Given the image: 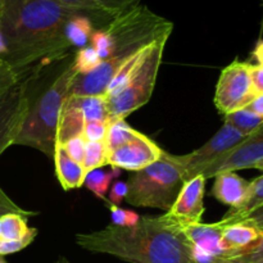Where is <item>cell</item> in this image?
Instances as JSON below:
<instances>
[{
    "label": "cell",
    "mask_w": 263,
    "mask_h": 263,
    "mask_svg": "<svg viewBox=\"0 0 263 263\" xmlns=\"http://www.w3.org/2000/svg\"><path fill=\"white\" fill-rule=\"evenodd\" d=\"M95 15L104 25L116 15L55 0H0V31L7 43L5 61L20 73L43 59H61L71 45L64 27L73 15Z\"/></svg>",
    "instance_id": "cell-1"
},
{
    "label": "cell",
    "mask_w": 263,
    "mask_h": 263,
    "mask_svg": "<svg viewBox=\"0 0 263 263\" xmlns=\"http://www.w3.org/2000/svg\"><path fill=\"white\" fill-rule=\"evenodd\" d=\"M77 246L131 263H195L189 241L180 229L161 217H140L133 228L109 225L90 234H77Z\"/></svg>",
    "instance_id": "cell-2"
},
{
    "label": "cell",
    "mask_w": 263,
    "mask_h": 263,
    "mask_svg": "<svg viewBox=\"0 0 263 263\" xmlns=\"http://www.w3.org/2000/svg\"><path fill=\"white\" fill-rule=\"evenodd\" d=\"M110 40L109 57L87 74H77L68 97L105 95L110 80L123 64L162 36H170L174 23L145 5H134L103 27Z\"/></svg>",
    "instance_id": "cell-3"
},
{
    "label": "cell",
    "mask_w": 263,
    "mask_h": 263,
    "mask_svg": "<svg viewBox=\"0 0 263 263\" xmlns=\"http://www.w3.org/2000/svg\"><path fill=\"white\" fill-rule=\"evenodd\" d=\"M77 74L73 58L67 57L50 84L41 82L39 91H33L25 81L30 92V108L13 145L31 146L43 152L45 156L54 157L62 108Z\"/></svg>",
    "instance_id": "cell-4"
},
{
    "label": "cell",
    "mask_w": 263,
    "mask_h": 263,
    "mask_svg": "<svg viewBox=\"0 0 263 263\" xmlns=\"http://www.w3.org/2000/svg\"><path fill=\"white\" fill-rule=\"evenodd\" d=\"M185 184L179 156L163 151L161 158L128 177L126 202L135 207L168 211Z\"/></svg>",
    "instance_id": "cell-5"
},
{
    "label": "cell",
    "mask_w": 263,
    "mask_h": 263,
    "mask_svg": "<svg viewBox=\"0 0 263 263\" xmlns=\"http://www.w3.org/2000/svg\"><path fill=\"white\" fill-rule=\"evenodd\" d=\"M168 37L170 36H162L149 44L144 49L140 61L131 72L126 84L120 90L105 97L109 122L125 120L127 116L149 102L156 86L159 66Z\"/></svg>",
    "instance_id": "cell-6"
},
{
    "label": "cell",
    "mask_w": 263,
    "mask_h": 263,
    "mask_svg": "<svg viewBox=\"0 0 263 263\" xmlns=\"http://www.w3.org/2000/svg\"><path fill=\"white\" fill-rule=\"evenodd\" d=\"M249 62L234 61L222 69L216 86L215 105L223 116L247 107L256 97Z\"/></svg>",
    "instance_id": "cell-7"
},
{
    "label": "cell",
    "mask_w": 263,
    "mask_h": 263,
    "mask_svg": "<svg viewBox=\"0 0 263 263\" xmlns=\"http://www.w3.org/2000/svg\"><path fill=\"white\" fill-rule=\"evenodd\" d=\"M246 139L247 136L235 127L223 123L222 127L204 145L192 153L179 156L180 162L184 167L185 182L202 174L208 166H211L213 162L217 161L231 149L238 146Z\"/></svg>",
    "instance_id": "cell-8"
},
{
    "label": "cell",
    "mask_w": 263,
    "mask_h": 263,
    "mask_svg": "<svg viewBox=\"0 0 263 263\" xmlns=\"http://www.w3.org/2000/svg\"><path fill=\"white\" fill-rule=\"evenodd\" d=\"M205 180L203 175H198L185 182L172 207L162 218L180 230L199 223L204 213Z\"/></svg>",
    "instance_id": "cell-9"
},
{
    "label": "cell",
    "mask_w": 263,
    "mask_h": 263,
    "mask_svg": "<svg viewBox=\"0 0 263 263\" xmlns=\"http://www.w3.org/2000/svg\"><path fill=\"white\" fill-rule=\"evenodd\" d=\"M30 108L26 82H20L0 104V156L14 144Z\"/></svg>",
    "instance_id": "cell-10"
},
{
    "label": "cell",
    "mask_w": 263,
    "mask_h": 263,
    "mask_svg": "<svg viewBox=\"0 0 263 263\" xmlns=\"http://www.w3.org/2000/svg\"><path fill=\"white\" fill-rule=\"evenodd\" d=\"M263 161V125L253 134L247 136L238 146L231 149L221 158L208 166L200 175L210 179L221 172L238 171V170L254 168Z\"/></svg>",
    "instance_id": "cell-11"
},
{
    "label": "cell",
    "mask_w": 263,
    "mask_h": 263,
    "mask_svg": "<svg viewBox=\"0 0 263 263\" xmlns=\"http://www.w3.org/2000/svg\"><path fill=\"white\" fill-rule=\"evenodd\" d=\"M163 151L153 140L138 131L131 140L108 153V164L135 172L158 161Z\"/></svg>",
    "instance_id": "cell-12"
},
{
    "label": "cell",
    "mask_w": 263,
    "mask_h": 263,
    "mask_svg": "<svg viewBox=\"0 0 263 263\" xmlns=\"http://www.w3.org/2000/svg\"><path fill=\"white\" fill-rule=\"evenodd\" d=\"M181 231L189 241L192 258L195 263H211L215 259L228 258V253L221 244L222 225L220 222H199L184 228Z\"/></svg>",
    "instance_id": "cell-13"
},
{
    "label": "cell",
    "mask_w": 263,
    "mask_h": 263,
    "mask_svg": "<svg viewBox=\"0 0 263 263\" xmlns=\"http://www.w3.org/2000/svg\"><path fill=\"white\" fill-rule=\"evenodd\" d=\"M262 239L263 234L261 231L256 226L251 225L246 221L222 225L221 244H222V248L228 253V258L226 259H234L241 256H248L259 246Z\"/></svg>",
    "instance_id": "cell-14"
},
{
    "label": "cell",
    "mask_w": 263,
    "mask_h": 263,
    "mask_svg": "<svg viewBox=\"0 0 263 263\" xmlns=\"http://www.w3.org/2000/svg\"><path fill=\"white\" fill-rule=\"evenodd\" d=\"M212 195L217 200L231 208H236L244 202L249 190L251 181L239 176L233 171L216 175Z\"/></svg>",
    "instance_id": "cell-15"
},
{
    "label": "cell",
    "mask_w": 263,
    "mask_h": 263,
    "mask_svg": "<svg viewBox=\"0 0 263 263\" xmlns=\"http://www.w3.org/2000/svg\"><path fill=\"white\" fill-rule=\"evenodd\" d=\"M104 26V23L95 15L82 13V14L73 15L67 22L66 27H64V35H66L71 48L74 46V48L81 49L89 43L94 30L102 28Z\"/></svg>",
    "instance_id": "cell-16"
},
{
    "label": "cell",
    "mask_w": 263,
    "mask_h": 263,
    "mask_svg": "<svg viewBox=\"0 0 263 263\" xmlns=\"http://www.w3.org/2000/svg\"><path fill=\"white\" fill-rule=\"evenodd\" d=\"M53 158L55 162L57 177L64 190L74 189L84 185L85 176H86L84 166L69 158L63 146L55 145V153Z\"/></svg>",
    "instance_id": "cell-17"
},
{
    "label": "cell",
    "mask_w": 263,
    "mask_h": 263,
    "mask_svg": "<svg viewBox=\"0 0 263 263\" xmlns=\"http://www.w3.org/2000/svg\"><path fill=\"white\" fill-rule=\"evenodd\" d=\"M85 118L81 110L74 105L69 98H67L62 108L61 117L57 130V143L55 145H63L71 139L76 136H81L85 128Z\"/></svg>",
    "instance_id": "cell-18"
},
{
    "label": "cell",
    "mask_w": 263,
    "mask_h": 263,
    "mask_svg": "<svg viewBox=\"0 0 263 263\" xmlns=\"http://www.w3.org/2000/svg\"><path fill=\"white\" fill-rule=\"evenodd\" d=\"M263 205V175L258 176L257 179L252 180L249 184V190L247 198L244 202L241 203L239 207L231 208L222 220L220 221L222 225H228V223H235L239 221L244 220L249 213L256 211L257 208Z\"/></svg>",
    "instance_id": "cell-19"
},
{
    "label": "cell",
    "mask_w": 263,
    "mask_h": 263,
    "mask_svg": "<svg viewBox=\"0 0 263 263\" xmlns=\"http://www.w3.org/2000/svg\"><path fill=\"white\" fill-rule=\"evenodd\" d=\"M82 112L85 122L91 121H107L109 122V113L105 95H89V97H68Z\"/></svg>",
    "instance_id": "cell-20"
},
{
    "label": "cell",
    "mask_w": 263,
    "mask_h": 263,
    "mask_svg": "<svg viewBox=\"0 0 263 263\" xmlns=\"http://www.w3.org/2000/svg\"><path fill=\"white\" fill-rule=\"evenodd\" d=\"M55 2L117 15L134 5H138L140 0H55Z\"/></svg>",
    "instance_id": "cell-21"
},
{
    "label": "cell",
    "mask_w": 263,
    "mask_h": 263,
    "mask_svg": "<svg viewBox=\"0 0 263 263\" xmlns=\"http://www.w3.org/2000/svg\"><path fill=\"white\" fill-rule=\"evenodd\" d=\"M225 123L235 127L246 136H249L263 125V117L244 107L235 112L225 115Z\"/></svg>",
    "instance_id": "cell-22"
},
{
    "label": "cell",
    "mask_w": 263,
    "mask_h": 263,
    "mask_svg": "<svg viewBox=\"0 0 263 263\" xmlns=\"http://www.w3.org/2000/svg\"><path fill=\"white\" fill-rule=\"evenodd\" d=\"M120 172L121 170L117 167H112V170L108 172L102 171L100 168L94 170V171L87 172L84 180V185L94 193L98 199L104 200L105 194H107L113 179H116L120 175Z\"/></svg>",
    "instance_id": "cell-23"
},
{
    "label": "cell",
    "mask_w": 263,
    "mask_h": 263,
    "mask_svg": "<svg viewBox=\"0 0 263 263\" xmlns=\"http://www.w3.org/2000/svg\"><path fill=\"white\" fill-rule=\"evenodd\" d=\"M25 216L20 213H5L0 216V240H17L28 233Z\"/></svg>",
    "instance_id": "cell-24"
},
{
    "label": "cell",
    "mask_w": 263,
    "mask_h": 263,
    "mask_svg": "<svg viewBox=\"0 0 263 263\" xmlns=\"http://www.w3.org/2000/svg\"><path fill=\"white\" fill-rule=\"evenodd\" d=\"M138 134L135 128L131 127L130 125L125 122V120H116L110 121L108 123L107 135H105V146H107L108 153L113 149L118 148L122 144L127 143L128 140L134 138Z\"/></svg>",
    "instance_id": "cell-25"
},
{
    "label": "cell",
    "mask_w": 263,
    "mask_h": 263,
    "mask_svg": "<svg viewBox=\"0 0 263 263\" xmlns=\"http://www.w3.org/2000/svg\"><path fill=\"white\" fill-rule=\"evenodd\" d=\"M108 164V151L104 141H86L82 166L85 172L94 171Z\"/></svg>",
    "instance_id": "cell-26"
},
{
    "label": "cell",
    "mask_w": 263,
    "mask_h": 263,
    "mask_svg": "<svg viewBox=\"0 0 263 263\" xmlns=\"http://www.w3.org/2000/svg\"><path fill=\"white\" fill-rule=\"evenodd\" d=\"M102 63L95 49L90 46H84L76 51L73 57V67L79 74H87L94 71Z\"/></svg>",
    "instance_id": "cell-27"
},
{
    "label": "cell",
    "mask_w": 263,
    "mask_h": 263,
    "mask_svg": "<svg viewBox=\"0 0 263 263\" xmlns=\"http://www.w3.org/2000/svg\"><path fill=\"white\" fill-rule=\"evenodd\" d=\"M108 208L110 211V218H112V225L120 226V228H133L140 220V216L134 211L123 210L118 205L107 203Z\"/></svg>",
    "instance_id": "cell-28"
},
{
    "label": "cell",
    "mask_w": 263,
    "mask_h": 263,
    "mask_svg": "<svg viewBox=\"0 0 263 263\" xmlns=\"http://www.w3.org/2000/svg\"><path fill=\"white\" fill-rule=\"evenodd\" d=\"M36 235H37V229L30 228L28 233L23 238L17 239V240H0V256L4 257L7 254L17 253V252L22 251L32 243Z\"/></svg>",
    "instance_id": "cell-29"
},
{
    "label": "cell",
    "mask_w": 263,
    "mask_h": 263,
    "mask_svg": "<svg viewBox=\"0 0 263 263\" xmlns=\"http://www.w3.org/2000/svg\"><path fill=\"white\" fill-rule=\"evenodd\" d=\"M107 121H91L85 123L82 136L86 141H104L108 130Z\"/></svg>",
    "instance_id": "cell-30"
},
{
    "label": "cell",
    "mask_w": 263,
    "mask_h": 263,
    "mask_svg": "<svg viewBox=\"0 0 263 263\" xmlns=\"http://www.w3.org/2000/svg\"><path fill=\"white\" fill-rule=\"evenodd\" d=\"M85 145H86V140H85L84 136L81 135L71 139V140L64 143L62 146H63L64 152L68 154L69 158L73 159L76 163L82 164L85 156Z\"/></svg>",
    "instance_id": "cell-31"
},
{
    "label": "cell",
    "mask_w": 263,
    "mask_h": 263,
    "mask_svg": "<svg viewBox=\"0 0 263 263\" xmlns=\"http://www.w3.org/2000/svg\"><path fill=\"white\" fill-rule=\"evenodd\" d=\"M5 213H20V215L25 216V217H30V216L39 215L37 212H32V211H26L21 208L20 205L15 204L9 197L4 193V190L0 187V216L5 215Z\"/></svg>",
    "instance_id": "cell-32"
},
{
    "label": "cell",
    "mask_w": 263,
    "mask_h": 263,
    "mask_svg": "<svg viewBox=\"0 0 263 263\" xmlns=\"http://www.w3.org/2000/svg\"><path fill=\"white\" fill-rule=\"evenodd\" d=\"M126 195H127V182L125 181H116L112 185L109 192V200L112 204L118 205L122 203V200L125 199Z\"/></svg>",
    "instance_id": "cell-33"
},
{
    "label": "cell",
    "mask_w": 263,
    "mask_h": 263,
    "mask_svg": "<svg viewBox=\"0 0 263 263\" xmlns=\"http://www.w3.org/2000/svg\"><path fill=\"white\" fill-rule=\"evenodd\" d=\"M251 81L256 95L263 94V66L251 64Z\"/></svg>",
    "instance_id": "cell-34"
},
{
    "label": "cell",
    "mask_w": 263,
    "mask_h": 263,
    "mask_svg": "<svg viewBox=\"0 0 263 263\" xmlns=\"http://www.w3.org/2000/svg\"><path fill=\"white\" fill-rule=\"evenodd\" d=\"M241 221H246V222L256 226V228L263 234V205L262 207L257 208V210L253 211L252 213H249V215Z\"/></svg>",
    "instance_id": "cell-35"
},
{
    "label": "cell",
    "mask_w": 263,
    "mask_h": 263,
    "mask_svg": "<svg viewBox=\"0 0 263 263\" xmlns=\"http://www.w3.org/2000/svg\"><path fill=\"white\" fill-rule=\"evenodd\" d=\"M246 108H248L249 110H252V112H254L256 115L263 117V94H257L256 97L253 98V100H252Z\"/></svg>",
    "instance_id": "cell-36"
},
{
    "label": "cell",
    "mask_w": 263,
    "mask_h": 263,
    "mask_svg": "<svg viewBox=\"0 0 263 263\" xmlns=\"http://www.w3.org/2000/svg\"><path fill=\"white\" fill-rule=\"evenodd\" d=\"M252 57L257 61V64L263 66V39L258 41L254 46L253 51H252Z\"/></svg>",
    "instance_id": "cell-37"
},
{
    "label": "cell",
    "mask_w": 263,
    "mask_h": 263,
    "mask_svg": "<svg viewBox=\"0 0 263 263\" xmlns=\"http://www.w3.org/2000/svg\"><path fill=\"white\" fill-rule=\"evenodd\" d=\"M233 261L240 263H263V256H243L234 258Z\"/></svg>",
    "instance_id": "cell-38"
},
{
    "label": "cell",
    "mask_w": 263,
    "mask_h": 263,
    "mask_svg": "<svg viewBox=\"0 0 263 263\" xmlns=\"http://www.w3.org/2000/svg\"><path fill=\"white\" fill-rule=\"evenodd\" d=\"M7 53H8L7 43H5L4 36H3L2 31H0V57H2V58L4 59L5 55H7Z\"/></svg>",
    "instance_id": "cell-39"
},
{
    "label": "cell",
    "mask_w": 263,
    "mask_h": 263,
    "mask_svg": "<svg viewBox=\"0 0 263 263\" xmlns=\"http://www.w3.org/2000/svg\"><path fill=\"white\" fill-rule=\"evenodd\" d=\"M248 256H263V239H262L261 243H259V246L257 247V248L254 249L251 254H248Z\"/></svg>",
    "instance_id": "cell-40"
},
{
    "label": "cell",
    "mask_w": 263,
    "mask_h": 263,
    "mask_svg": "<svg viewBox=\"0 0 263 263\" xmlns=\"http://www.w3.org/2000/svg\"><path fill=\"white\" fill-rule=\"evenodd\" d=\"M211 263H240V262L233 261V259H215V261Z\"/></svg>",
    "instance_id": "cell-41"
},
{
    "label": "cell",
    "mask_w": 263,
    "mask_h": 263,
    "mask_svg": "<svg viewBox=\"0 0 263 263\" xmlns=\"http://www.w3.org/2000/svg\"><path fill=\"white\" fill-rule=\"evenodd\" d=\"M254 168H256V170H259V171H262V172H263V161L261 162V163L257 164V166L254 167Z\"/></svg>",
    "instance_id": "cell-42"
},
{
    "label": "cell",
    "mask_w": 263,
    "mask_h": 263,
    "mask_svg": "<svg viewBox=\"0 0 263 263\" xmlns=\"http://www.w3.org/2000/svg\"><path fill=\"white\" fill-rule=\"evenodd\" d=\"M0 263H7V261H5L4 257H3V256H0Z\"/></svg>",
    "instance_id": "cell-43"
},
{
    "label": "cell",
    "mask_w": 263,
    "mask_h": 263,
    "mask_svg": "<svg viewBox=\"0 0 263 263\" xmlns=\"http://www.w3.org/2000/svg\"><path fill=\"white\" fill-rule=\"evenodd\" d=\"M57 263H68V262H66V261H64V259H61V261L57 262Z\"/></svg>",
    "instance_id": "cell-44"
}]
</instances>
